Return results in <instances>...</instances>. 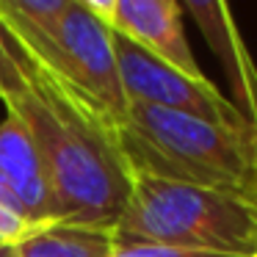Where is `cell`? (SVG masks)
Returning a JSON list of instances; mask_svg holds the SVG:
<instances>
[{
	"label": "cell",
	"instance_id": "obj_1",
	"mask_svg": "<svg viewBox=\"0 0 257 257\" xmlns=\"http://www.w3.org/2000/svg\"><path fill=\"white\" fill-rule=\"evenodd\" d=\"M0 86L6 113H14L28 127L39 150L53 218L113 229L136 180L116 127L69 86L28 61L9 36Z\"/></svg>",
	"mask_w": 257,
	"mask_h": 257
},
{
	"label": "cell",
	"instance_id": "obj_2",
	"mask_svg": "<svg viewBox=\"0 0 257 257\" xmlns=\"http://www.w3.org/2000/svg\"><path fill=\"white\" fill-rule=\"evenodd\" d=\"M136 177L196 185L257 205V127L130 102L116 127Z\"/></svg>",
	"mask_w": 257,
	"mask_h": 257
},
{
	"label": "cell",
	"instance_id": "obj_3",
	"mask_svg": "<svg viewBox=\"0 0 257 257\" xmlns=\"http://www.w3.org/2000/svg\"><path fill=\"white\" fill-rule=\"evenodd\" d=\"M113 240L116 246L152 243L251 257L257 251V205L196 185L136 177Z\"/></svg>",
	"mask_w": 257,
	"mask_h": 257
},
{
	"label": "cell",
	"instance_id": "obj_4",
	"mask_svg": "<svg viewBox=\"0 0 257 257\" xmlns=\"http://www.w3.org/2000/svg\"><path fill=\"white\" fill-rule=\"evenodd\" d=\"M47 72L69 86L113 127H119L127 113V97L119 80L113 31L89 12L86 0H69Z\"/></svg>",
	"mask_w": 257,
	"mask_h": 257
},
{
	"label": "cell",
	"instance_id": "obj_5",
	"mask_svg": "<svg viewBox=\"0 0 257 257\" xmlns=\"http://www.w3.org/2000/svg\"><path fill=\"white\" fill-rule=\"evenodd\" d=\"M113 53H116L119 80H122L127 105L136 102V105L177 111L216 124H249L238 113V108L207 78H191L169 67L166 61L150 56L147 50H141L139 45H133L119 34H113Z\"/></svg>",
	"mask_w": 257,
	"mask_h": 257
},
{
	"label": "cell",
	"instance_id": "obj_6",
	"mask_svg": "<svg viewBox=\"0 0 257 257\" xmlns=\"http://www.w3.org/2000/svg\"><path fill=\"white\" fill-rule=\"evenodd\" d=\"M86 6L113 34L130 39L150 56L161 58L191 78H205L185 36L183 3L177 0H86Z\"/></svg>",
	"mask_w": 257,
	"mask_h": 257
},
{
	"label": "cell",
	"instance_id": "obj_7",
	"mask_svg": "<svg viewBox=\"0 0 257 257\" xmlns=\"http://www.w3.org/2000/svg\"><path fill=\"white\" fill-rule=\"evenodd\" d=\"M0 185L28 227L53 221V199L39 150L14 113L0 122Z\"/></svg>",
	"mask_w": 257,
	"mask_h": 257
},
{
	"label": "cell",
	"instance_id": "obj_8",
	"mask_svg": "<svg viewBox=\"0 0 257 257\" xmlns=\"http://www.w3.org/2000/svg\"><path fill=\"white\" fill-rule=\"evenodd\" d=\"M183 12L196 20L199 31L210 42V50L224 64L229 83L235 91V108L249 124L257 127V69L251 56L246 53L240 31L235 28V20L224 3L213 0H185Z\"/></svg>",
	"mask_w": 257,
	"mask_h": 257
},
{
	"label": "cell",
	"instance_id": "obj_9",
	"mask_svg": "<svg viewBox=\"0 0 257 257\" xmlns=\"http://www.w3.org/2000/svg\"><path fill=\"white\" fill-rule=\"evenodd\" d=\"M113 229L53 218L25 229L14 243V257H113Z\"/></svg>",
	"mask_w": 257,
	"mask_h": 257
},
{
	"label": "cell",
	"instance_id": "obj_10",
	"mask_svg": "<svg viewBox=\"0 0 257 257\" xmlns=\"http://www.w3.org/2000/svg\"><path fill=\"white\" fill-rule=\"evenodd\" d=\"M25 229L28 224L20 218V213H14L9 205L0 202V246H14Z\"/></svg>",
	"mask_w": 257,
	"mask_h": 257
},
{
	"label": "cell",
	"instance_id": "obj_11",
	"mask_svg": "<svg viewBox=\"0 0 257 257\" xmlns=\"http://www.w3.org/2000/svg\"><path fill=\"white\" fill-rule=\"evenodd\" d=\"M3 53H6V34L0 28V72H3ZM0 89H3V86H0Z\"/></svg>",
	"mask_w": 257,
	"mask_h": 257
},
{
	"label": "cell",
	"instance_id": "obj_12",
	"mask_svg": "<svg viewBox=\"0 0 257 257\" xmlns=\"http://www.w3.org/2000/svg\"><path fill=\"white\" fill-rule=\"evenodd\" d=\"M0 257H14V246H0Z\"/></svg>",
	"mask_w": 257,
	"mask_h": 257
},
{
	"label": "cell",
	"instance_id": "obj_13",
	"mask_svg": "<svg viewBox=\"0 0 257 257\" xmlns=\"http://www.w3.org/2000/svg\"><path fill=\"white\" fill-rule=\"evenodd\" d=\"M251 257H257V251H254V254H251Z\"/></svg>",
	"mask_w": 257,
	"mask_h": 257
}]
</instances>
